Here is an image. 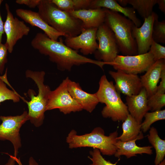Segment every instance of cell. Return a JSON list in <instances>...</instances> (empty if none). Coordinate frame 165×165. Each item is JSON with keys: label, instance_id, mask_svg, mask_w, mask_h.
Masks as SVG:
<instances>
[{"label": "cell", "instance_id": "obj_16", "mask_svg": "<svg viewBox=\"0 0 165 165\" xmlns=\"http://www.w3.org/2000/svg\"><path fill=\"white\" fill-rule=\"evenodd\" d=\"M165 68V59L156 61L141 76L142 86L147 93L148 98L156 92L162 70Z\"/></svg>", "mask_w": 165, "mask_h": 165}, {"label": "cell", "instance_id": "obj_7", "mask_svg": "<svg viewBox=\"0 0 165 165\" xmlns=\"http://www.w3.org/2000/svg\"><path fill=\"white\" fill-rule=\"evenodd\" d=\"M69 78L66 77L54 90L50 92L46 111L58 109L64 114L81 111V106L72 97L68 89Z\"/></svg>", "mask_w": 165, "mask_h": 165}, {"label": "cell", "instance_id": "obj_40", "mask_svg": "<svg viewBox=\"0 0 165 165\" xmlns=\"http://www.w3.org/2000/svg\"><path fill=\"white\" fill-rule=\"evenodd\" d=\"M157 165H165V160L164 159V160L161 162L160 164Z\"/></svg>", "mask_w": 165, "mask_h": 165}, {"label": "cell", "instance_id": "obj_15", "mask_svg": "<svg viewBox=\"0 0 165 165\" xmlns=\"http://www.w3.org/2000/svg\"><path fill=\"white\" fill-rule=\"evenodd\" d=\"M16 13L18 16L26 22L41 29L51 39L58 41L60 37H65L64 34L57 31L48 25L38 12L19 8L16 10Z\"/></svg>", "mask_w": 165, "mask_h": 165}, {"label": "cell", "instance_id": "obj_36", "mask_svg": "<svg viewBox=\"0 0 165 165\" xmlns=\"http://www.w3.org/2000/svg\"><path fill=\"white\" fill-rule=\"evenodd\" d=\"M3 1V0H0V42L1 43H2V35L4 33V23L2 20L0 12L1 6Z\"/></svg>", "mask_w": 165, "mask_h": 165}, {"label": "cell", "instance_id": "obj_2", "mask_svg": "<svg viewBox=\"0 0 165 165\" xmlns=\"http://www.w3.org/2000/svg\"><path fill=\"white\" fill-rule=\"evenodd\" d=\"M38 13L44 20L65 37H73L79 35L84 29L82 21L68 12L62 10L51 0H40L37 7Z\"/></svg>", "mask_w": 165, "mask_h": 165}, {"label": "cell", "instance_id": "obj_24", "mask_svg": "<svg viewBox=\"0 0 165 165\" xmlns=\"http://www.w3.org/2000/svg\"><path fill=\"white\" fill-rule=\"evenodd\" d=\"M92 0H51L60 9L66 12L89 9Z\"/></svg>", "mask_w": 165, "mask_h": 165}, {"label": "cell", "instance_id": "obj_4", "mask_svg": "<svg viewBox=\"0 0 165 165\" xmlns=\"http://www.w3.org/2000/svg\"><path fill=\"white\" fill-rule=\"evenodd\" d=\"M104 9V23L113 32L119 51L123 56L138 55L136 42L132 34L134 23L119 13Z\"/></svg>", "mask_w": 165, "mask_h": 165}, {"label": "cell", "instance_id": "obj_3", "mask_svg": "<svg viewBox=\"0 0 165 165\" xmlns=\"http://www.w3.org/2000/svg\"><path fill=\"white\" fill-rule=\"evenodd\" d=\"M117 131L106 136L103 129L95 128L92 131L82 135H78L76 131L72 130L66 138V141L69 148L92 147L99 150L102 155L111 156L116 153L117 148L115 144L118 137Z\"/></svg>", "mask_w": 165, "mask_h": 165}, {"label": "cell", "instance_id": "obj_31", "mask_svg": "<svg viewBox=\"0 0 165 165\" xmlns=\"http://www.w3.org/2000/svg\"><path fill=\"white\" fill-rule=\"evenodd\" d=\"M149 51L152 54L155 61L165 59V47L155 42L153 39Z\"/></svg>", "mask_w": 165, "mask_h": 165}, {"label": "cell", "instance_id": "obj_28", "mask_svg": "<svg viewBox=\"0 0 165 165\" xmlns=\"http://www.w3.org/2000/svg\"><path fill=\"white\" fill-rule=\"evenodd\" d=\"M20 97L15 91L8 88L4 81L0 78V104L7 100H11L14 102H17L20 101Z\"/></svg>", "mask_w": 165, "mask_h": 165}, {"label": "cell", "instance_id": "obj_33", "mask_svg": "<svg viewBox=\"0 0 165 165\" xmlns=\"http://www.w3.org/2000/svg\"><path fill=\"white\" fill-rule=\"evenodd\" d=\"M40 0H16V2L20 5H24L30 8H34L37 7Z\"/></svg>", "mask_w": 165, "mask_h": 165}, {"label": "cell", "instance_id": "obj_25", "mask_svg": "<svg viewBox=\"0 0 165 165\" xmlns=\"http://www.w3.org/2000/svg\"><path fill=\"white\" fill-rule=\"evenodd\" d=\"M128 4L131 5L140 15L145 19L151 15L153 8L157 0H127Z\"/></svg>", "mask_w": 165, "mask_h": 165}, {"label": "cell", "instance_id": "obj_13", "mask_svg": "<svg viewBox=\"0 0 165 165\" xmlns=\"http://www.w3.org/2000/svg\"><path fill=\"white\" fill-rule=\"evenodd\" d=\"M158 17L157 14L153 12L151 15L144 19V22L141 26L138 27L134 25L133 27L132 34L136 42L138 54H144L149 51L152 41L153 24Z\"/></svg>", "mask_w": 165, "mask_h": 165}, {"label": "cell", "instance_id": "obj_6", "mask_svg": "<svg viewBox=\"0 0 165 165\" xmlns=\"http://www.w3.org/2000/svg\"><path fill=\"white\" fill-rule=\"evenodd\" d=\"M45 72L43 71H33L27 70L25 72L27 78L32 79L36 84L38 93L35 96L34 90L29 89L28 92L30 101H24L27 104L28 109L29 120L36 127L43 123L44 113L46 111L49 94L51 90L49 86L44 84Z\"/></svg>", "mask_w": 165, "mask_h": 165}, {"label": "cell", "instance_id": "obj_32", "mask_svg": "<svg viewBox=\"0 0 165 165\" xmlns=\"http://www.w3.org/2000/svg\"><path fill=\"white\" fill-rule=\"evenodd\" d=\"M8 49L5 45L0 42V74L3 72L5 64L7 62Z\"/></svg>", "mask_w": 165, "mask_h": 165}, {"label": "cell", "instance_id": "obj_29", "mask_svg": "<svg viewBox=\"0 0 165 165\" xmlns=\"http://www.w3.org/2000/svg\"><path fill=\"white\" fill-rule=\"evenodd\" d=\"M148 105L150 110H161L165 105V94H156L148 98Z\"/></svg>", "mask_w": 165, "mask_h": 165}, {"label": "cell", "instance_id": "obj_18", "mask_svg": "<svg viewBox=\"0 0 165 165\" xmlns=\"http://www.w3.org/2000/svg\"><path fill=\"white\" fill-rule=\"evenodd\" d=\"M68 12L82 21L84 29L98 28L104 23L106 14L104 8H89Z\"/></svg>", "mask_w": 165, "mask_h": 165}, {"label": "cell", "instance_id": "obj_19", "mask_svg": "<svg viewBox=\"0 0 165 165\" xmlns=\"http://www.w3.org/2000/svg\"><path fill=\"white\" fill-rule=\"evenodd\" d=\"M126 99V104L129 114L137 121L141 123L145 115L150 110L145 89L142 88L138 94L127 96Z\"/></svg>", "mask_w": 165, "mask_h": 165}, {"label": "cell", "instance_id": "obj_30", "mask_svg": "<svg viewBox=\"0 0 165 165\" xmlns=\"http://www.w3.org/2000/svg\"><path fill=\"white\" fill-rule=\"evenodd\" d=\"M90 156L88 157L91 160L92 163L90 165H116L119 159L115 163H111L109 160H106L102 156L99 150L94 148L90 151Z\"/></svg>", "mask_w": 165, "mask_h": 165}, {"label": "cell", "instance_id": "obj_11", "mask_svg": "<svg viewBox=\"0 0 165 165\" xmlns=\"http://www.w3.org/2000/svg\"><path fill=\"white\" fill-rule=\"evenodd\" d=\"M5 8L7 15L4 23V29L6 38L5 44L8 52L11 53L17 42L24 36L27 35L30 31V28L24 23V21L13 16L7 3L5 4Z\"/></svg>", "mask_w": 165, "mask_h": 165}, {"label": "cell", "instance_id": "obj_26", "mask_svg": "<svg viewBox=\"0 0 165 165\" xmlns=\"http://www.w3.org/2000/svg\"><path fill=\"white\" fill-rule=\"evenodd\" d=\"M145 119L141 123V130L143 132H146L152 124L159 120L165 119V110H160L152 112H147L144 116Z\"/></svg>", "mask_w": 165, "mask_h": 165}, {"label": "cell", "instance_id": "obj_8", "mask_svg": "<svg viewBox=\"0 0 165 165\" xmlns=\"http://www.w3.org/2000/svg\"><path fill=\"white\" fill-rule=\"evenodd\" d=\"M96 38L98 43V47L94 53L95 57L97 61L102 60L108 65L119 52L114 35L104 23L98 28Z\"/></svg>", "mask_w": 165, "mask_h": 165}, {"label": "cell", "instance_id": "obj_12", "mask_svg": "<svg viewBox=\"0 0 165 165\" xmlns=\"http://www.w3.org/2000/svg\"><path fill=\"white\" fill-rule=\"evenodd\" d=\"M97 28L84 29L77 36L65 37V44L74 50H80L84 55L94 53L98 47L96 38Z\"/></svg>", "mask_w": 165, "mask_h": 165}, {"label": "cell", "instance_id": "obj_27", "mask_svg": "<svg viewBox=\"0 0 165 165\" xmlns=\"http://www.w3.org/2000/svg\"><path fill=\"white\" fill-rule=\"evenodd\" d=\"M159 17L154 23L152 32V38L155 42L165 43V20L159 21Z\"/></svg>", "mask_w": 165, "mask_h": 165}, {"label": "cell", "instance_id": "obj_38", "mask_svg": "<svg viewBox=\"0 0 165 165\" xmlns=\"http://www.w3.org/2000/svg\"><path fill=\"white\" fill-rule=\"evenodd\" d=\"M6 154L9 156L10 158L7 163H6L5 165H15V161L13 159V156L7 153Z\"/></svg>", "mask_w": 165, "mask_h": 165}, {"label": "cell", "instance_id": "obj_20", "mask_svg": "<svg viewBox=\"0 0 165 165\" xmlns=\"http://www.w3.org/2000/svg\"><path fill=\"white\" fill-rule=\"evenodd\" d=\"M144 135L142 132L138 137L133 140L123 142L118 140L115 145L117 148V150L114 156L119 158L121 156H125L128 159L137 156V154H146L151 155L152 154V146H148L140 147L138 146L136 141L142 139Z\"/></svg>", "mask_w": 165, "mask_h": 165}, {"label": "cell", "instance_id": "obj_5", "mask_svg": "<svg viewBox=\"0 0 165 165\" xmlns=\"http://www.w3.org/2000/svg\"><path fill=\"white\" fill-rule=\"evenodd\" d=\"M95 93L99 102L105 106L101 111L105 118H110L114 122L123 121L129 114L127 107L122 100L112 81H109L105 75H102Z\"/></svg>", "mask_w": 165, "mask_h": 165}, {"label": "cell", "instance_id": "obj_22", "mask_svg": "<svg viewBox=\"0 0 165 165\" xmlns=\"http://www.w3.org/2000/svg\"><path fill=\"white\" fill-rule=\"evenodd\" d=\"M122 124L123 132L117 138L118 140L126 142L137 138L141 131V123L137 121L129 114Z\"/></svg>", "mask_w": 165, "mask_h": 165}, {"label": "cell", "instance_id": "obj_23", "mask_svg": "<svg viewBox=\"0 0 165 165\" xmlns=\"http://www.w3.org/2000/svg\"><path fill=\"white\" fill-rule=\"evenodd\" d=\"M148 138L155 150L156 156L154 163L155 165H157L164 160L165 157V140L160 138L156 129L153 127L150 128Z\"/></svg>", "mask_w": 165, "mask_h": 165}, {"label": "cell", "instance_id": "obj_10", "mask_svg": "<svg viewBox=\"0 0 165 165\" xmlns=\"http://www.w3.org/2000/svg\"><path fill=\"white\" fill-rule=\"evenodd\" d=\"M2 123L0 124V140H7L13 144L14 156L17 157L19 149L21 147L19 132L21 126L29 120L26 111L20 115L15 116H0Z\"/></svg>", "mask_w": 165, "mask_h": 165}, {"label": "cell", "instance_id": "obj_35", "mask_svg": "<svg viewBox=\"0 0 165 165\" xmlns=\"http://www.w3.org/2000/svg\"><path fill=\"white\" fill-rule=\"evenodd\" d=\"M13 157L19 165H23L20 159V158H18L17 157L13 156ZM29 165H38V163L35 161L33 158L31 157L29 160Z\"/></svg>", "mask_w": 165, "mask_h": 165}, {"label": "cell", "instance_id": "obj_9", "mask_svg": "<svg viewBox=\"0 0 165 165\" xmlns=\"http://www.w3.org/2000/svg\"><path fill=\"white\" fill-rule=\"evenodd\" d=\"M155 62L152 54L149 51L146 53L135 55H117L108 65L117 70L137 75L146 72Z\"/></svg>", "mask_w": 165, "mask_h": 165}, {"label": "cell", "instance_id": "obj_39", "mask_svg": "<svg viewBox=\"0 0 165 165\" xmlns=\"http://www.w3.org/2000/svg\"><path fill=\"white\" fill-rule=\"evenodd\" d=\"M116 1L120 5L123 7H124L128 4L127 0H118Z\"/></svg>", "mask_w": 165, "mask_h": 165}, {"label": "cell", "instance_id": "obj_34", "mask_svg": "<svg viewBox=\"0 0 165 165\" xmlns=\"http://www.w3.org/2000/svg\"><path fill=\"white\" fill-rule=\"evenodd\" d=\"M161 81L160 85L158 86L156 94H163L165 93V68L161 72L160 76Z\"/></svg>", "mask_w": 165, "mask_h": 165}, {"label": "cell", "instance_id": "obj_14", "mask_svg": "<svg viewBox=\"0 0 165 165\" xmlns=\"http://www.w3.org/2000/svg\"><path fill=\"white\" fill-rule=\"evenodd\" d=\"M109 73L113 79L116 90L127 96L138 94L143 88L140 78L137 75L128 74L120 70L110 71Z\"/></svg>", "mask_w": 165, "mask_h": 165}, {"label": "cell", "instance_id": "obj_17", "mask_svg": "<svg viewBox=\"0 0 165 165\" xmlns=\"http://www.w3.org/2000/svg\"><path fill=\"white\" fill-rule=\"evenodd\" d=\"M67 87L70 95L83 110L91 113L99 103L95 93L90 94L84 91L78 83L69 79Z\"/></svg>", "mask_w": 165, "mask_h": 165}, {"label": "cell", "instance_id": "obj_21", "mask_svg": "<svg viewBox=\"0 0 165 165\" xmlns=\"http://www.w3.org/2000/svg\"><path fill=\"white\" fill-rule=\"evenodd\" d=\"M104 8L123 13L134 25L139 27L141 25V20L137 17L135 10L132 7H123L115 0H92L89 8Z\"/></svg>", "mask_w": 165, "mask_h": 165}, {"label": "cell", "instance_id": "obj_37", "mask_svg": "<svg viewBox=\"0 0 165 165\" xmlns=\"http://www.w3.org/2000/svg\"><path fill=\"white\" fill-rule=\"evenodd\" d=\"M157 4L158 5L159 9L162 12L165 13V0H157Z\"/></svg>", "mask_w": 165, "mask_h": 165}, {"label": "cell", "instance_id": "obj_1", "mask_svg": "<svg viewBox=\"0 0 165 165\" xmlns=\"http://www.w3.org/2000/svg\"><path fill=\"white\" fill-rule=\"evenodd\" d=\"M55 41L49 38L44 33L38 32L31 42V45L41 54L48 57L50 60L55 63L61 71H70L74 66L90 63L103 69L106 63L95 60L79 54L78 51L69 48L63 42L62 39Z\"/></svg>", "mask_w": 165, "mask_h": 165}]
</instances>
